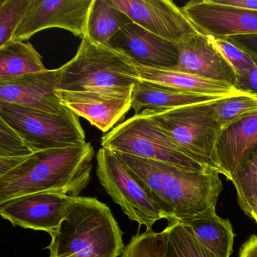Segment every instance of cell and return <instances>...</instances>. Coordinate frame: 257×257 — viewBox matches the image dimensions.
<instances>
[{
  "label": "cell",
  "mask_w": 257,
  "mask_h": 257,
  "mask_svg": "<svg viewBox=\"0 0 257 257\" xmlns=\"http://www.w3.org/2000/svg\"><path fill=\"white\" fill-rule=\"evenodd\" d=\"M223 97H226L189 92L161 84L140 80L132 91V109L137 115L144 109L193 106L213 103Z\"/></svg>",
  "instance_id": "19"
},
{
  "label": "cell",
  "mask_w": 257,
  "mask_h": 257,
  "mask_svg": "<svg viewBox=\"0 0 257 257\" xmlns=\"http://www.w3.org/2000/svg\"><path fill=\"white\" fill-rule=\"evenodd\" d=\"M149 32L174 44L196 35L198 30L171 0H109Z\"/></svg>",
  "instance_id": "10"
},
{
  "label": "cell",
  "mask_w": 257,
  "mask_h": 257,
  "mask_svg": "<svg viewBox=\"0 0 257 257\" xmlns=\"http://www.w3.org/2000/svg\"><path fill=\"white\" fill-rule=\"evenodd\" d=\"M182 11L200 33L216 38L257 34V11L217 4L215 0H192Z\"/></svg>",
  "instance_id": "12"
},
{
  "label": "cell",
  "mask_w": 257,
  "mask_h": 257,
  "mask_svg": "<svg viewBox=\"0 0 257 257\" xmlns=\"http://www.w3.org/2000/svg\"><path fill=\"white\" fill-rule=\"evenodd\" d=\"M235 88L257 97V66L252 70L237 76Z\"/></svg>",
  "instance_id": "31"
},
{
  "label": "cell",
  "mask_w": 257,
  "mask_h": 257,
  "mask_svg": "<svg viewBox=\"0 0 257 257\" xmlns=\"http://www.w3.org/2000/svg\"><path fill=\"white\" fill-rule=\"evenodd\" d=\"M75 197L59 192H37L0 203V214L13 225L53 235L67 216Z\"/></svg>",
  "instance_id": "11"
},
{
  "label": "cell",
  "mask_w": 257,
  "mask_h": 257,
  "mask_svg": "<svg viewBox=\"0 0 257 257\" xmlns=\"http://www.w3.org/2000/svg\"><path fill=\"white\" fill-rule=\"evenodd\" d=\"M60 70V91L132 92L141 80L135 62L124 52L87 37Z\"/></svg>",
  "instance_id": "4"
},
{
  "label": "cell",
  "mask_w": 257,
  "mask_h": 257,
  "mask_svg": "<svg viewBox=\"0 0 257 257\" xmlns=\"http://www.w3.org/2000/svg\"><path fill=\"white\" fill-rule=\"evenodd\" d=\"M97 177L106 193L121 207L129 219L153 230L168 215L150 198L115 152L101 148L97 154Z\"/></svg>",
  "instance_id": "8"
},
{
  "label": "cell",
  "mask_w": 257,
  "mask_h": 257,
  "mask_svg": "<svg viewBox=\"0 0 257 257\" xmlns=\"http://www.w3.org/2000/svg\"><path fill=\"white\" fill-rule=\"evenodd\" d=\"M257 144V112L222 129L216 147V160L228 180Z\"/></svg>",
  "instance_id": "17"
},
{
  "label": "cell",
  "mask_w": 257,
  "mask_h": 257,
  "mask_svg": "<svg viewBox=\"0 0 257 257\" xmlns=\"http://www.w3.org/2000/svg\"><path fill=\"white\" fill-rule=\"evenodd\" d=\"M115 153L150 198L168 215L169 223L216 206L223 188L217 171H195Z\"/></svg>",
  "instance_id": "1"
},
{
  "label": "cell",
  "mask_w": 257,
  "mask_h": 257,
  "mask_svg": "<svg viewBox=\"0 0 257 257\" xmlns=\"http://www.w3.org/2000/svg\"><path fill=\"white\" fill-rule=\"evenodd\" d=\"M94 0H32L11 41L25 42L34 34L61 28L83 39Z\"/></svg>",
  "instance_id": "9"
},
{
  "label": "cell",
  "mask_w": 257,
  "mask_h": 257,
  "mask_svg": "<svg viewBox=\"0 0 257 257\" xmlns=\"http://www.w3.org/2000/svg\"><path fill=\"white\" fill-rule=\"evenodd\" d=\"M101 147L187 169L213 170L183 153L144 109L113 127L101 138Z\"/></svg>",
  "instance_id": "6"
},
{
  "label": "cell",
  "mask_w": 257,
  "mask_h": 257,
  "mask_svg": "<svg viewBox=\"0 0 257 257\" xmlns=\"http://www.w3.org/2000/svg\"><path fill=\"white\" fill-rule=\"evenodd\" d=\"M146 110L183 153L222 174L216 147L222 128L212 103Z\"/></svg>",
  "instance_id": "5"
},
{
  "label": "cell",
  "mask_w": 257,
  "mask_h": 257,
  "mask_svg": "<svg viewBox=\"0 0 257 257\" xmlns=\"http://www.w3.org/2000/svg\"><path fill=\"white\" fill-rule=\"evenodd\" d=\"M94 156L88 142L33 153L0 177V203L37 192L79 196L91 179Z\"/></svg>",
  "instance_id": "2"
},
{
  "label": "cell",
  "mask_w": 257,
  "mask_h": 257,
  "mask_svg": "<svg viewBox=\"0 0 257 257\" xmlns=\"http://www.w3.org/2000/svg\"><path fill=\"white\" fill-rule=\"evenodd\" d=\"M32 0L0 1V47L11 41L26 16Z\"/></svg>",
  "instance_id": "27"
},
{
  "label": "cell",
  "mask_w": 257,
  "mask_h": 257,
  "mask_svg": "<svg viewBox=\"0 0 257 257\" xmlns=\"http://www.w3.org/2000/svg\"><path fill=\"white\" fill-rule=\"evenodd\" d=\"M166 228L137 234L131 239L121 257H164L167 241Z\"/></svg>",
  "instance_id": "26"
},
{
  "label": "cell",
  "mask_w": 257,
  "mask_h": 257,
  "mask_svg": "<svg viewBox=\"0 0 257 257\" xmlns=\"http://www.w3.org/2000/svg\"><path fill=\"white\" fill-rule=\"evenodd\" d=\"M176 46L179 52L178 64L169 70L222 82L235 88V71L208 35L198 33Z\"/></svg>",
  "instance_id": "15"
},
{
  "label": "cell",
  "mask_w": 257,
  "mask_h": 257,
  "mask_svg": "<svg viewBox=\"0 0 257 257\" xmlns=\"http://www.w3.org/2000/svg\"><path fill=\"white\" fill-rule=\"evenodd\" d=\"M209 37L213 44L218 48L225 59L231 64L237 76L256 67L253 60L246 52L230 43L226 39L216 38L212 36Z\"/></svg>",
  "instance_id": "29"
},
{
  "label": "cell",
  "mask_w": 257,
  "mask_h": 257,
  "mask_svg": "<svg viewBox=\"0 0 257 257\" xmlns=\"http://www.w3.org/2000/svg\"><path fill=\"white\" fill-rule=\"evenodd\" d=\"M226 40L246 52L257 65V34L237 36Z\"/></svg>",
  "instance_id": "30"
},
{
  "label": "cell",
  "mask_w": 257,
  "mask_h": 257,
  "mask_svg": "<svg viewBox=\"0 0 257 257\" xmlns=\"http://www.w3.org/2000/svg\"><path fill=\"white\" fill-rule=\"evenodd\" d=\"M0 118L25 140L34 153L86 142L79 116L70 109L51 113L0 100Z\"/></svg>",
  "instance_id": "7"
},
{
  "label": "cell",
  "mask_w": 257,
  "mask_h": 257,
  "mask_svg": "<svg viewBox=\"0 0 257 257\" xmlns=\"http://www.w3.org/2000/svg\"><path fill=\"white\" fill-rule=\"evenodd\" d=\"M49 257H118L122 232L109 207L95 198L75 197L67 216L51 236Z\"/></svg>",
  "instance_id": "3"
},
{
  "label": "cell",
  "mask_w": 257,
  "mask_h": 257,
  "mask_svg": "<svg viewBox=\"0 0 257 257\" xmlns=\"http://www.w3.org/2000/svg\"><path fill=\"white\" fill-rule=\"evenodd\" d=\"M165 228L168 235L164 257H216L179 222L169 223Z\"/></svg>",
  "instance_id": "24"
},
{
  "label": "cell",
  "mask_w": 257,
  "mask_h": 257,
  "mask_svg": "<svg viewBox=\"0 0 257 257\" xmlns=\"http://www.w3.org/2000/svg\"><path fill=\"white\" fill-rule=\"evenodd\" d=\"M135 64L141 80L148 81L189 92L207 95L230 97L245 93L239 91L234 86L222 82L208 80L169 69L151 68L135 63Z\"/></svg>",
  "instance_id": "20"
},
{
  "label": "cell",
  "mask_w": 257,
  "mask_h": 257,
  "mask_svg": "<svg viewBox=\"0 0 257 257\" xmlns=\"http://www.w3.org/2000/svg\"><path fill=\"white\" fill-rule=\"evenodd\" d=\"M189 234L216 257H230L233 251L234 234L228 219L219 217L216 206L179 219Z\"/></svg>",
  "instance_id": "18"
},
{
  "label": "cell",
  "mask_w": 257,
  "mask_h": 257,
  "mask_svg": "<svg viewBox=\"0 0 257 257\" xmlns=\"http://www.w3.org/2000/svg\"><path fill=\"white\" fill-rule=\"evenodd\" d=\"M46 70L43 58L31 43L10 41L0 47V80Z\"/></svg>",
  "instance_id": "21"
},
{
  "label": "cell",
  "mask_w": 257,
  "mask_h": 257,
  "mask_svg": "<svg viewBox=\"0 0 257 257\" xmlns=\"http://www.w3.org/2000/svg\"><path fill=\"white\" fill-rule=\"evenodd\" d=\"M132 21L122 11L111 4L109 0H94L86 37L103 46H109L112 37Z\"/></svg>",
  "instance_id": "22"
},
{
  "label": "cell",
  "mask_w": 257,
  "mask_h": 257,
  "mask_svg": "<svg viewBox=\"0 0 257 257\" xmlns=\"http://www.w3.org/2000/svg\"><path fill=\"white\" fill-rule=\"evenodd\" d=\"M231 181L235 187L240 208L249 216L257 199V144L248 153Z\"/></svg>",
  "instance_id": "23"
},
{
  "label": "cell",
  "mask_w": 257,
  "mask_h": 257,
  "mask_svg": "<svg viewBox=\"0 0 257 257\" xmlns=\"http://www.w3.org/2000/svg\"><path fill=\"white\" fill-rule=\"evenodd\" d=\"M239 257H257V235H252L242 245Z\"/></svg>",
  "instance_id": "33"
},
{
  "label": "cell",
  "mask_w": 257,
  "mask_h": 257,
  "mask_svg": "<svg viewBox=\"0 0 257 257\" xmlns=\"http://www.w3.org/2000/svg\"><path fill=\"white\" fill-rule=\"evenodd\" d=\"M56 94L64 106L106 134L132 109V91L58 90Z\"/></svg>",
  "instance_id": "13"
},
{
  "label": "cell",
  "mask_w": 257,
  "mask_h": 257,
  "mask_svg": "<svg viewBox=\"0 0 257 257\" xmlns=\"http://www.w3.org/2000/svg\"><path fill=\"white\" fill-rule=\"evenodd\" d=\"M66 257H83L82 255H78V254H74V255H68V256Z\"/></svg>",
  "instance_id": "35"
},
{
  "label": "cell",
  "mask_w": 257,
  "mask_h": 257,
  "mask_svg": "<svg viewBox=\"0 0 257 257\" xmlns=\"http://www.w3.org/2000/svg\"><path fill=\"white\" fill-rule=\"evenodd\" d=\"M214 116L222 128L228 124L257 112V97L243 93L223 97L212 103Z\"/></svg>",
  "instance_id": "25"
},
{
  "label": "cell",
  "mask_w": 257,
  "mask_h": 257,
  "mask_svg": "<svg viewBox=\"0 0 257 257\" xmlns=\"http://www.w3.org/2000/svg\"><path fill=\"white\" fill-rule=\"evenodd\" d=\"M60 75L58 68L0 80V100L51 113L65 112L68 108L56 94Z\"/></svg>",
  "instance_id": "14"
},
{
  "label": "cell",
  "mask_w": 257,
  "mask_h": 257,
  "mask_svg": "<svg viewBox=\"0 0 257 257\" xmlns=\"http://www.w3.org/2000/svg\"><path fill=\"white\" fill-rule=\"evenodd\" d=\"M217 4L257 11V0H215Z\"/></svg>",
  "instance_id": "32"
},
{
  "label": "cell",
  "mask_w": 257,
  "mask_h": 257,
  "mask_svg": "<svg viewBox=\"0 0 257 257\" xmlns=\"http://www.w3.org/2000/svg\"><path fill=\"white\" fill-rule=\"evenodd\" d=\"M109 46L124 52L135 64L144 67L172 69L178 64L179 52L176 44L134 22L123 27L112 37Z\"/></svg>",
  "instance_id": "16"
},
{
  "label": "cell",
  "mask_w": 257,
  "mask_h": 257,
  "mask_svg": "<svg viewBox=\"0 0 257 257\" xmlns=\"http://www.w3.org/2000/svg\"><path fill=\"white\" fill-rule=\"evenodd\" d=\"M249 216H250L257 222V199L255 200V203H254L253 206L251 209Z\"/></svg>",
  "instance_id": "34"
},
{
  "label": "cell",
  "mask_w": 257,
  "mask_h": 257,
  "mask_svg": "<svg viewBox=\"0 0 257 257\" xmlns=\"http://www.w3.org/2000/svg\"><path fill=\"white\" fill-rule=\"evenodd\" d=\"M33 153L25 140L0 118V158H26Z\"/></svg>",
  "instance_id": "28"
}]
</instances>
